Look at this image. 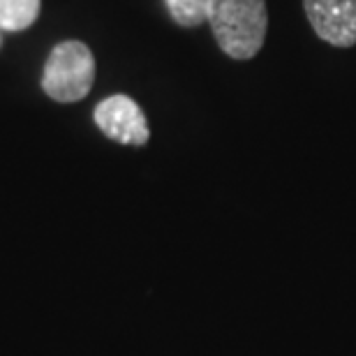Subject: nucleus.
<instances>
[{
    "label": "nucleus",
    "instance_id": "nucleus-3",
    "mask_svg": "<svg viewBox=\"0 0 356 356\" xmlns=\"http://www.w3.org/2000/svg\"><path fill=\"white\" fill-rule=\"evenodd\" d=\"M95 125L109 137L125 146H144L151 139L148 120L141 106L127 95H111L95 106Z\"/></svg>",
    "mask_w": 356,
    "mask_h": 356
},
{
    "label": "nucleus",
    "instance_id": "nucleus-5",
    "mask_svg": "<svg viewBox=\"0 0 356 356\" xmlns=\"http://www.w3.org/2000/svg\"><path fill=\"white\" fill-rule=\"evenodd\" d=\"M42 0H0V28L10 33L26 31L40 17Z\"/></svg>",
    "mask_w": 356,
    "mask_h": 356
},
{
    "label": "nucleus",
    "instance_id": "nucleus-2",
    "mask_svg": "<svg viewBox=\"0 0 356 356\" xmlns=\"http://www.w3.org/2000/svg\"><path fill=\"white\" fill-rule=\"evenodd\" d=\"M95 81V58L79 40H67L49 54L42 88L56 102H79L90 92Z\"/></svg>",
    "mask_w": 356,
    "mask_h": 356
},
{
    "label": "nucleus",
    "instance_id": "nucleus-1",
    "mask_svg": "<svg viewBox=\"0 0 356 356\" xmlns=\"http://www.w3.org/2000/svg\"><path fill=\"white\" fill-rule=\"evenodd\" d=\"M209 24L225 56L252 60L266 42V0H209Z\"/></svg>",
    "mask_w": 356,
    "mask_h": 356
},
{
    "label": "nucleus",
    "instance_id": "nucleus-4",
    "mask_svg": "<svg viewBox=\"0 0 356 356\" xmlns=\"http://www.w3.org/2000/svg\"><path fill=\"white\" fill-rule=\"evenodd\" d=\"M303 10L319 40L338 49L356 44V0H303Z\"/></svg>",
    "mask_w": 356,
    "mask_h": 356
},
{
    "label": "nucleus",
    "instance_id": "nucleus-6",
    "mask_svg": "<svg viewBox=\"0 0 356 356\" xmlns=\"http://www.w3.org/2000/svg\"><path fill=\"white\" fill-rule=\"evenodd\" d=\"M169 14L178 26L197 28L209 21V0H165Z\"/></svg>",
    "mask_w": 356,
    "mask_h": 356
}]
</instances>
